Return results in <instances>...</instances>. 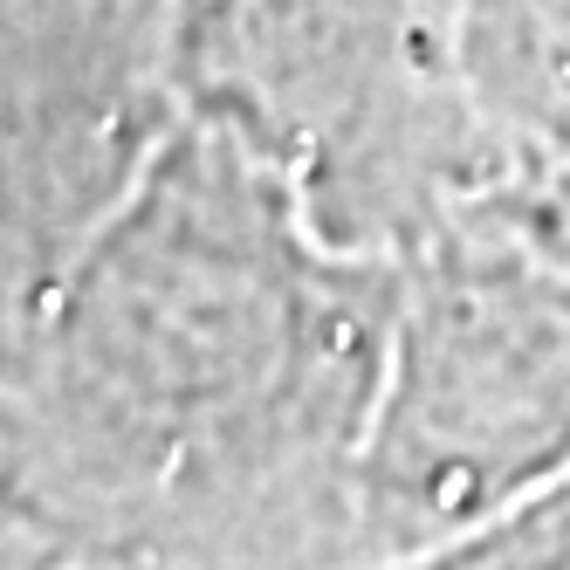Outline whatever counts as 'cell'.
Returning <instances> with one entry per match:
<instances>
[{
    "instance_id": "1",
    "label": "cell",
    "mask_w": 570,
    "mask_h": 570,
    "mask_svg": "<svg viewBox=\"0 0 570 570\" xmlns=\"http://www.w3.org/2000/svg\"><path fill=\"white\" fill-rule=\"evenodd\" d=\"M399 570H570V468L529 481L509 515H488Z\"/></svg>"
}]
</instances>
